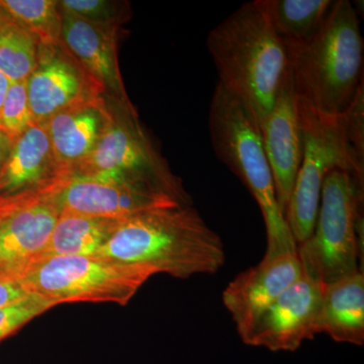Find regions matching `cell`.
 <instances>
[{"mask_svg":"<svg viewBox=\"0 0 364 364\" xmlns=\"http://www.w3.org/2000/svg\"><path fill=\"white\" fill-rule=\"evenodd\" d=\"M97 256L177 279L214 274L226 261L221 237L191 205L152 208L122 219Z\"/></svg>","mask_w":364,"mask_h":364,"instance_id":"cell-1","label":"cell"},{"mask_svg":"<svg viewBox=\"0 0 364 364\" xmlns=\"http://www.w3.org/2000/svg\"><path fill=\"white\" fill-rule=\"evenodd\" d=\"M207 48L219 85L247 109L259 128L291 68L286 44L252 1L242 4L210 31Z\"/></svg>","mask_w":364,"mask_h":364,"instance_id":"cell-2","label":"cell"},{"mask_svg":"<svg viewBox=\"0 0 364 364\" xmlns=\"http://www.w3.org/2000/svg\"><path fill=\"white\" fill-rule=\"evenodd\" d=\"M298 100L303 159L284 215L296 245L313 234L323 182L332 170H345L364 181L363 90L340 114H322Z\"/></svg>","mask_w":364,"mask_h":364,"instance_id":"cell-3","label":"cell"},{"mask_svg":"<svg viewBox=\"0 0 364 364\" xmlns=\"http://www.w3.org/2000/svg\"><path fill=\"white\" fill-rule=\"evenodd\" d=\"M299 100L326 114H340L363 90V39L348 0H336L312 41L287 47Z\"/></svg>","mask_w":364,"mask_h":364,"instance_id":"cell-4","label":"cell"},{"mask_svg":"<svg viewBox=\"0 0 364 364\" xmlns=\"http://www.w3.org/2000/svg\"><path fill=\"white\" fill-rule=\"evenodd\" d=\"M208 129L215 156L245 184L259 205L267 235L264 256L298 252L277 202L272 168L257 124L247 109L219 83L210 102Z\"/></svg>","mask_w":364,"mask_h":364,"instance_id":"cell-5","label":"cell"},{"mask_svg":"<svg viewBox=\"0 0 364 364\" xmlns=\"http://www.w3.org/2000/svg\"><path fill=\"white\" fill-rule=\"evenodd\" d=\"M363 182L341 169L332 170L323 182L313 234L298 245L303 275L322 286L363 272Z\"/></svg>","mask_w":364,"mask_h":364,"instance_id":"cell-6","label":"cell"},{"mask_svg":"<svg viewBox=\"0 0 364 364\" xmlns=\"http://www.w3.org/2000/svg\"><path fill=\"white\" fill-rule=\"evenodd\" d=\"M112 122L92 152L70 177L122 179L148 186L182 205L191 200L139 121L134 105L107 100Z\"/></svg>","mask_w":364,"mask_h":364,"instance_id":"cell-7","label":"cell"},{"mask_svg":"<svg viewBox=\"0 0 364 364\" xmlns=\"http://www.w3.org/2000/svg\"><path fill=\"white\" fill-rule=\"evenodd\" d=\"M152 275L149 268L100 256H57L36 261L18 280L28 294L56 306L73 301L124 306Z\"/></svg>","mask_w":364,"mask_h":364,"instance_id":"cell-8","label":"cell"},{"mask_svg":"<svg viewBox=\"0 0 364 364\" xmlns=\"http://www.w3.org/2000/svg\"><path fill=\"white\" fill-rule=\"evenodd\" d=\"M26 90L35 124L47 123L68 107L105 97L62 42L39 45L37 65L26 80Z\"/></svg>","mask_w":364,"mask_h":364,"instance_id":"cell-9","label":"cell"},{"mask_svg":"<svg viewBox=\"0 0 364 364\" xmlns=\"http://www.w3.org/2000/svg\"><path fill=\"white\" fill-rule=\"evenodd\" d=\"M323 287L301 275L254 320L241 335L242 341L273 352L298 350L318 334Z\"/></svg>","mask_w":364,"mask_h":364,"instance_id":"cell-10","label":"cell"},{"mask_svg":"<svg viewBox=\"0 0 364 364\" xmlns=\"http://www.w3.org/2000/svg\"><path fill=\"white\" fill-rule=\"evenodd\" d=\"M61 212L124 219L152 208L182 205L148 186L114 178L69 177L51 195Z\"/></svg>","mask_w":364,"mask_h":364,"instance_id":"cell-11","label":"cell"},{"mask_svg":"<svg viewBox=\"0 0 364 364\" xmlns=\"http://www.w3.org/2000/svg\"><path fill=\"white\" fill-rule=\"evenodd\" d=\"M66 179L55 160L46 123L33 124L14 140L0 168V200L18 203L51 195Z\"/></svg>","mask_w":364,"mask_h":364,"instance_id":"cell-12","label":"cell"},{"mask_svg":"<svg viewBox=\"0 0 364 364\" xmlns=\"http://www.w3.org/2000/svg\"><path fill=\"white\" fill-rule=\"evenodd\" d=\"M59 215L49 195L9 203L0 213V277L20 279L44 250Z\"/></svg>","mask_w":364,"mask_h":364,"instance_id":"cell-13","label":"cell"},{"mask_svg":"<svg viewBox=\"0 0 364 364\" xmlns=\"http://www.w3.org/2000/svg\"><path fill=\"white\" fill-rule=\"evenodd\" d=\"M298 102L289 68L272 111L258 128L263 150L272 168L277 202L284 215L303 159Z\"/></svg>","mask_w":364,"mask_h":364,"instance_id":"cell-14","label":"cell"},{"mask_svg":"<svg viewBox=\"0 0 364 364\" xmlns=\"http://www.w3.org/2000/svg\"><path fill=\"white\" fill-rule=\"evenodd\" d=\"M301 275L298 252L264 256L256 267L237 275L225 289L223 301L238 334L241 336Z\"/></svg>","mask_w":364,"mask_h":364,"instance_id":"cell-15","label":"cell"},{"mask_svg":"<svg viewBox=\"0 0 364 364\" xmlns=\"http://www.w3.org/2000/svg\"><path fill=\"white\" fill-rule=\"evenodd\" d=\"M119 28L62 11L61 42L67 51L100 85L107 100L130 105L117 60Z\"/></svg>","mask_w":364,"mask_h":364,"instance_id":"cell-16","label":"cell"},{"mask_svg":"<svg viewBox=\"0 0 364 364\" xmlns=\"http://www.w3.org/2000/svg\"><path fill=\"white\" fill-rule=\"evenodd\" d=\"M112 117L109 102L102 97L59 112L46 123L55 160L67 178L95 149Z\"/></svg>","mask_w":364,"mask_h":364,"instance_id":"cell-17","label":"cell"},{"mask_svg":"<svg viewBox=\"0 0 364 364\" xmlns=\"http://www.w3.org/2000/svg\"><path fill=\"white\" fill-rule=\"evenodd\" d=\"M317 332L334 341L364 344V274L358 272L323 287Z\"/></svg>","mask_w":364,"mask_h":364,"instance_id":"cell-18","label":"cell"},{"mask_svg":"<svg viewBox=\"0 0 364 364\" xmlns=\"http://www.w3.org/2000/svg\"><path fill=\"white\" fill-rule=\"evenodd\" d=\"M121 220L61 212L47 245L36 261L57 256H97Z\"/></svg>","mask_w":364,"mask_h":364,"instance_id":"cell-19","label":"cell"},{"mask_svg":"<svg viewBox=\"0 0 364 364\" xmlns=\"http://www.w3.org/2000/svg\"><path fill=\"white\" fill-rule=\"evenodd\" d=\"M275 33L287 47H298L312 41L320 32L332 0H255Z\"/></svg>","mask_w":364,"mask_h":364,"instance_id":"cell-20","label":"cell"},{"mask_svg":"<svg viewBox=\"0 0 364 364\" xmlns=\"http://www.w3.org/2000/svg\"><path fill=\"white\" fill-rule=\"evenodd\" d=\"M0 6L40 44L61 43L62 11L58 0H0Z\"/></svg>","mask_w":364,"mask_h":364,"instance_id":"cell-21","label":"cell"},{"mask_svg":"<svg viewBox=\"0 0 364 364\" xmlns=\"http://www.w3.org/2000/svg\"><path fill=\"white\" fill-rule=\"evenodd\" d=\"M39 41L11 20L0 33V72L11 82L26 81L35 70Z\"/></svg>","mask_w":364,"mask_h":364,"instance_id":"cell-22","label":"cell"},{"mask_svg":"<svg viewBox=\"0 0 364 364\" xmlns=\"http://www.w3.org/2000/svg\"><path fill=\"white\" fill-rule=\"evenodd\" d=\"M60 9L63 13L100 26H117L130 16L129 4L107 0H60Z\"/></svg>","mask_w":364,"mask_h":364,"instance_id":"cell-23","label":"cell"},{"mask_svg":"<svg viewBox=\"0 0 364 364\" xmlns=\"http://www.w3.org/2000/svg\"><path fill=\"white\" fill-rule=\"evenodd\" d=\"M33 124L26 81L11 82L0 111V129L14 141Z\"/></svg>","mask_w":364,"mask_h":364,"instance_id":"cell-24","label":"cell"},{"mask_svg":"<svg viewBox=\"0 0 364 364\" xmlns=\"http://www.w3.org/2000/svg\"><path fill=\"white\" fill-rule=\"evenodd\" d=\"M56 306L51 301L28 294L25 298L0 308V341L32 318Z\"/></svg>","mask_w":364,"mask_h":364,"instance_id":"cell-25","label":"cell"},{"mask_svg":"<svg viewBox=\"0 0 364 364\" xmlns=\"http://www.w3.org/2000/svg\"><path fill=\"white\" fill-rule=\"evenodd\" d=\"M28 294L21 280L0 277V308L25 298Z\"/></svg>","mask_w":364,"mask_h":364,"instance_id":"cell-26","label":"cell"},{"mask_svg":"<svg viewBox=\"0 0 364 364\" xmlns=\"http://www.w3.org/2000/svg\"><path fill=\"white\" fill-rule=\"evenodd\" d=\"M14 141L0 129V168L4 164V160L11 150V144Z\"/></svg>","mask_w":364,"mask_h":364,"instance_id":"cell-27","label":"cell"},{"mask_svg":"<svg viewBox=\"0 0 364 364\" xmlns=\"http://www.w3.org/2000/svg\"><path fill=\"white\" fill-rule=\"evenodd\" d=\"M9 85H11V81L0 72V111H1L2 105H4Z\"/></svg>","mask_w":364,"mask_h":364,"instance_id":"cell-28","label":"cell"},{"mask_svg":"<svg viewBox=\"0 0 364 364\" xmlns=\"http://www.w3.org/2000/svg\"><path fill=\"white\" fill-rule=\"evenodd\" d=\"M11 21V16L6 13V9L0 6V33L4 30V26Z\"/></svg>","mask_w":364,"mask_h":364,"instance_id":"cell-29","label":"cell"},{"mask_svg":"<svg viewBox=\"0 0 364 364\" xmlns=\"http://www.w3.org/2000/svg\"><path fill=\"white\" fill-rule=\"evenodd\" d=\"M9 203H11L4 202V200H0V213H1L2 210H4V208H6L7 207V205H9Z\"/></svg>","mask_w":364,"mask_h":364,"instance_id":"cell-30","label":"cell"}]
</instances>
